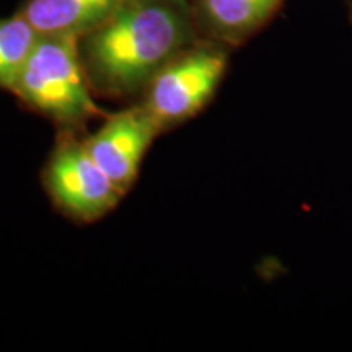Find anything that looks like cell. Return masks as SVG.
<instances>
[{"label":"cell","mask_w":352,"mask_h":352,"mask_svg":"<svg viewBox=\"0 0 352 352\" xmlns=\"http://www.w3.org/2000/svg\"><path fill=\"white\" fill-rule=\"evenodd\" d=\"M201 39L191 0H120L78 38L88 83L104 98L142 95L153 77Z\"/></svg>","instance_id":"cell-1"},{"label":"cell","mask_w":352,"mask_h":352,"mask_svg":"<svg viewBox=\"0 0 352 352\" xmlns=\"http://www.w3.org/2000/svg\"><path fill=\"white\" fill-rule=\"evenodd\" d=\"M12 94L65 129H77L101 111L83 69L78 38L70 34H39Z\"/></svg>","instance_id":"cell-2"},{"label":"cell","mask_w":352,"mask_h":352,"mask_svg":"<svg viewBox=\"0 0 352 352\" xmlns=\"http://www.w3.org/2000/svg\"><path fill=\"white\" fill-rule=\"evenodd\" d=\"M228 50L223 44L201 38L152 78L140 104L158 129L183 124L214 98L227 72Z\"/></svg>","instance_id":"cell-3"},{"label":"cell","mask_w":352,"mask_h":352,"mask_svg":"<svg viewBox=\"0 0 352 352\" xmlns=\"http://www.w3.org/2000/svg\"><path fill=\"white\" fill-rule=\"evenodd\" d=\"M44 186L65 215L94 222L113 210L124 192L88 153L83 140L64 135L44 168Z\"/></svg>","instance_id":"cell-4"},{"label":"cell","mask_w":352,"mask_h":352,"mask_svg":"<svg viewBox=\"0 0 352 352\" xmlns=\"http://www.w3.org/2000/svg\"><path fill=\"white\" fill-rule=\"evenodd\" d=\"M160 132L151 114L138 104L109 116L83 144L100 168L126 195L138 178L145 152Z\"/></svg>","instance_id":"cell-5"},{"label":"cell","mask_w":352,"mask_h":352,"mask_svg":"<svg viewBox=\"0 0 352 352\" xmlns=\"http://www.w3.org/2000/svg\"><path fill=\"white\" fill-rule=\"evenodd\" d=\"M199 36L227 47L245 44L261 32L284 0H191Z\"/></svg>","instance_id":"cell-6"},{"label":"cell","mask_w":352,"mask_h":352,"mask_svg":"<svg viewBox=\"0 0 352 352\" xmlns=\"http://www.w3.org/2000/svg\"><path fill=\"white\" fill-rule=\"evenodd\" d=\"M120 0H25L20 13L39 34L80 38L100 25Z\"/></svg>","instance_id":"cell-7"},{"label":"cell","mask_w":352,"mask_h":352,"mask_svg":"<svg viewBox=\"0 0 352 352\" xmlns=\"http://www.w3.org/2000/svg\"><path fill=\"white\" fill-rule=\"evenodd\" d=\"M39 33L20 13L0 19V88L12 91Z\"/></svg>","instance_id":"cell-8"},{"label":"cell","mask_w":352,"mask_h":352,"mask_svg":"<svg viewBox=\"0 0 352 352\" xmlns=\"http://www.w3.org/2000/svg\"><path fill=\"white\" fill-rule=\"evenodd\" d=\"M351 21H352V7H351Z\"/></svg>","instance_id":"cell-9"}]
</instances>
